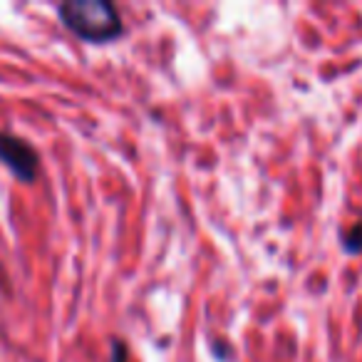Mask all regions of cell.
I'll return each mask as SVG.
<instances>
[{
    "mask_svg": "<svg viewBox=\"0 0 362 362\" xmlns=\"http://www.w3.org/2000/svg\"><path fill=\"white\" fill-rule=\"evenodd\" d=\"M60 18L82 40L110 42L122 35L119 11L107 0H67L60 6Z\"/></svg>",
    "mask_w": 362,
    "mask_h": 362,
    "instance_id": "6da1fadb",
    "label": "cell"
},
{
    "mask_svg": "<svg viewBox=\"0 0 362 362\" xmlns=\"http://www.w3.org/2000/svg\"><path fill=\"white\" fill-rule=\"evenodd\" d=\"M0 161L13 171L21 181H33L37 174V151L25 139L8 132H0Z\"/></svg>",
    "mask_w": 362,
    "mask_h": 362,
    "instance_id": "7a4b0ae2",
    "label": "cell"
},
{
    "mask_svg": "<svg viewBox=\"0 0 362 362\" xmlns=\"http://www.w3.org/2000/svg\"><path fill=\"white\" fill-rule=\"evenodd\" d=\"M345 246L350 253L362 251V223H355V226L345 233Z\"/></svg>",
    "mask_w": 362,
    "mask_h": 362,
    "instance_id": "3957f363",
    "label": "cell"
},
{
    "mask_svg": "<svg viewBox=\"0 0 362 362\" xmlns=\"http://www.w3.org/2000/svg\"><path fill=\"white\" fill-rule=\"evenodd\" d=\"M110 362H127V345L122 340H112V360Z\"/></svg>",
    "mask_w": 362,
    "mask_h": 362,
    "instance_id": "277c9868",
    "label": "cell"
}]
</instances>
